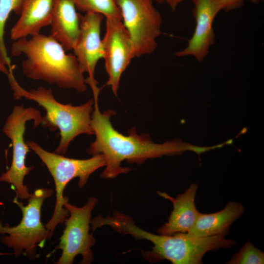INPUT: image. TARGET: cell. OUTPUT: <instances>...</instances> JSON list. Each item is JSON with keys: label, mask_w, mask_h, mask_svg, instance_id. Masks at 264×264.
<instances>
[{"label": "cell", "mask_w": 264, "mask_h": 264, "mask_svg": "<svg viewBox=\"0 0 264 264\" xmlns=\"http://www.w3.org/2000/svg\"><path fill=\"white\" fill-rule=\"evenodd\" d=\"M99 92H93L94 108L91 126L95 139L87 152L91 155H103L105 168L100 175L101 177L113 178L120 174L129 172L131 168L121 166L124 160L129 163L141 164L149 158L179 154L187 150V143L176 140L163 144L155 143L147 134H138L135 128L129 130L127 135L122 134L113 128L110 121L115 111L111 109L103 112L100 111Z\"/></svg>", "instance_id": "obj_1"}, {"label": "cell", "mask_w": 264, "mask_h": 264, "mask_svg": "<svg viewBox=\"0 0 264 264\" xmlns=\"http://www.w3.org/2000/svg\"><path fill=\"white\" fill-rule=\"evenodd\" d=\"M66 51L50 35L41 33L14 41L11 47L13 56L25 55L22 69L27 78L83 92L87 88L84 73L74 55Z\"/></svg>", "instance_id": "obj_2"}, {"label": "cell", "mask_w": 264, "mask_h": 264, "mask_svg": "<svg viewBox=\"0 0 264 264\" xmlns=\"http://www.w3.org/2000/svg\"><path fill=\"white\" fill-rule=\"evenodd\" d=\"M7 77L14 98L19 100L24 97L36 102L46 112L43 116L42 125L51 131L59 130L60 140L54 153L65 154L71 142L77 136L94 134L91 126L93 99L79 106L64 104L55 99L50 88L39 87L28 90L22 88L16 81L13 70L9 71Z\"/></svg>", "instance_id": "obj_3"}, {"label": "cell", "mask_w": 264, "mask_h": 264, "mask_svg": "<svg viewBox=\"0 0 264 264\" xmlns=\"http://www.w3.org/2000/svg\"><path fill=\"white\" fill-rule=\"evenodd\" d=\"M26 144L41 159L52 176L55 186L56 202L53 215L45 225L52 236L57 226L64 223L69 216L64 204L69 200L64 196V191L69 181L79 178L78 186L83 188L89 177L96 170L105 166L103 154L92 155L88 159H78L65 157L62 154L51 153L44 149L37 142L28 140Z\"/></svg>", "instance_id": "obj_4"}, {"label": "cell", "mask_w": 264, "mask_h": 264, "mask_svg": "<svg viewBox=\"0 0 264 264\" xmlns=\"http://www.w3.org/2000/svg\"><path fill=\"white\" fill-rule=\"evenodd\" d=\"M54 193L52 188H42L31 193L26 205L15 197L13 201L21 209L22 219L16 226L0 221L1 242L13 250L16 257L24 254L30 260L37 258V247L42 248L51 236L41 221L42 207Z\"/></svg>", "instance_id": "obj_5"}, {"label": "cell", "mask_w": 264, "mask_h": 264, "mask_svg": "<svg viewBox=\"0 0 264 264\" xmlns=\"http://www.w3.org/2000/svg\"><path fill=\"white\" fill-rule=\"evenodd\" d=\"M227 233L207 237H190L184 233L156 235L144 230L138 237L153 244L145 257L152 261L167 260L174 264H200L205 254L220 248H231L237 242L225 238Z\"/></svg>", "instance_id": "obj_6"}, {"label": "cell", "mask_w": 264, "mask_h": 264, "mask_svg": "<svg viewBox=\"0 0 264 264\" xmlns=\"http://www.w3.org/2000/svg\"><path fill=\"white\" fill-rule=\"evenodd\" d=\"M43 117L40 111L33 107L24 108L23 105H15L7 117L2 132L8 137L13 146L12 159L9 169L0 176V181L14 187L19 199H27L31 193L24 184L25 176L34 168L26 166L25 159L30 148L24 140L26 123L33 121V128L42 125Z\"/></svg>", "instance_id": "obj_7"}, {"label": "cell", "mask_w": 264, "mask_h": 264, "mask_svg": "<svg viewBox=\"0 0 264 264\" xmlns=\"http://www.w3.org/2000/svg\"><path fill=\"white\" fill-rule=\"evenodd\" d=\"M97 202V198L90 197L81 207L72 205L68 201L65 203L64 207L69 212V217L64 222L65 227L55 248L62 250L61 256L55 264H72L78 255L82 256L81 264L93 262L94 255L91 247L95 239L89 230L91 212Z\"/></svg>", "instance_id": "obj_8"}, {"label": "cell", "mask_w": 264, "mask_h": 264, "mask_svg": "<svg viewBox=\"0 0 264 264\" xmlns=\"http://www.w3.org/2000/svg\"><path fill=\"white\" fill-rule=\"evenodd\" d=\"M135 57L152 53L161 34L162 17L153 0H116Z\"/></svg>", "instance_id": "obj_9"}, {"label": "cell", "mask_w": 264, "mask_h": 264, "mask_svg": "<svg viewBox=\"0 0 264 264\" xmlns=\"http://www.w3.org/2000/svg\"><path fill=\"white\" fill-rule=\"evenodd\" d=\"M106 30L102 39L103 59L108 75L107 85L117 95L121 76L135 57L133 45L122 20L106 18Z\"/></svg>", "instance_id": "obj_10"}, {"label": "cell", "mask_w": 264, "mask_h": 264, "mask_svg": "<svg viewBox=\"0 0 264 264\" xmlns=\"http://www.w3.org/2000/svg\"><path fill=\"white\" fill-rule=\"evenodd\" d=\"M104 16L99 13L87 12L80 16V33L72 49L81 71L88 74L87 84L96 82L94 72L96 65L103 58L101 26Z\"/></svg>", "instance_id": "obj_11"}, {"label": "cell", "mask_w": 264, "mask_h": 264, "mask_svg": "<svg viewBox=\"0 0 264 264\" xmlns=\"http://www.w3.org/2000/svg\"><path fill=\"white\" fill-rule=\"evenodd\" d=\"M196 25L194 33L187 46L175 52L178 57H194L197 61L203 62L210 47L215 43L213 22L220 11L218 0H191Z\"/></svg>", "instance_id": "obj_12"}, {"label": "cell", "mask_w": 264, "mask_h": 264, "mask_svg": "<svg viewBox=\"0 0 264 264\" xmlns=\"http://www.w3.org/2000/svg\"><path fill=\"white\" fill-rule=\"evenodd\" d=\"M198 189L197 184L192 183L184 192L175 198L165 193L157 192L159 196L172 202L173 209L168 221L157 230V233L173 235L178 233H186L190 230L200 214L195 204Z\"/></svg>", "instance_id": "obj_13"}, {"label": "cell", "mask_w": 264, "mask_h": 264, "mask_svg": "<svg viewBox=\"0 0 264 264\" xmlns=\"http://www.w3.org/2000/svg\"><path fill=\"white\" fill-rule=\"evenodd\" d=\"M76 0H53L50 35L66 51L72 50L80 33V16Z\"/></svg>", "instance_id": "obj_14"}, {"label": "cell", "mask_w": 264, "mask_h": 264, "mask_svg": "<svg viewBox=\"0 0 264 264\" xmlns=\"http://www.w3.org/2000/svg\"><path fill=\"white\" fill-rule=\"evenodd\" d=\"M53 0H24L20 18L10 31L13 41L40 33L50 24Z\"/></svg>", "instance_id": "obj_15"}, {"label": "cell", "mask_w": 264, "mask_h": 264, "mask_svg": "<svg viewBox=\"0 0 264 264\" xmlns=\"http://www.w3.org/2000/svg\"><path fill=\"white\" fill-rule=\"evenodd\" d=\"M244 208L239 202L230 201L221 210L212 214H199L195 224L186 233L190 237H207L228 233L231 224L243 213Z\"/></svg>", "instance_id": "obj_16"}, {"label": "cell", "mask_w": 264, "mask_h": 264, "mask_svg": "<svg viewBox=\"0 0 264 264\" xmlns=\"http://www.w3.org/2000/svg\"><path fill=\"white\" fill-rule=\"evenodd\" d=\"M24 0H0V61L8 68L11 67L4 42V27L10 14L20 15Z\"/></svg>", "instance_id": "obj_17"}, {"label": "cell", "mask_w": 264, "mask_h": 264, "mask_svg": "<svg viewBox=\"0 0 264 264\" xmlns=\"http://www.w3.org/2000/svg\"><path fill=\"white\" fill-rule=\"evenodd\" d=\"M77 9L85 12L102 14L106 18H113L122 20L120 10L116 0H76Z\"/></svg>", "instance_id": "obj_18"}, {"label": "cell", "mask_w": 264, "mask_h": 264, "mask_svg": "<svg viewBox=\"0 0 264 264\" xmlns=\"http://www.w3.org/2000/svg\"><path fill=\"white\" fill-rule=\"evenodd\" d=\"M227 264H263L264 253L248 241Z\"/></svg>", "instance_id": "obj_19"}, {"label": "cell", "mask_w": 264, "mask_h": 264, "mask_svg": "<svg viewBox=\"0 0 264 264\" xmlns=\"http://www.w3.org/2000/svg\"><path fill=\"white\" fill-rule=\"evenodd\" d=\"M245 0L258 3L264 0H218V2L220 11H229L242 7Z\"/></svg>", "instance_id": "obj_20"}, {"label": "cell", "mask_w": 264, "mask_h": 264, "mask_svg": "<svg viewBox=\"0 0 264 264\" xmlns=\"http://www.w3.org/2000/svg\"><path fill=\"white\" fill-rule=\"evenodd\" d=\"M159 3H167L173 11H175L178 5L184 0H153Z\"/></svg>", "instance_id": "obj_21"}]
</instances>
